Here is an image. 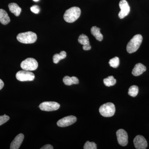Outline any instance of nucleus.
<instances>
[{
  "label": "nucleus",
  "mask_w": 149,
  "mask_h": 149,
  "mask_svg": "<svg viewBox=\"0 0 149 149\" xmlns=\"http://www.w3.org/2000/svg\"><path fill=\"white\" fill-rule=\"evenodd\" d=\"M60 105L55 102H45L39 106L40 109L46 111H52L57 110L59 109Z\"/></svg>",
  "instance_id": "nucleus-7"
},
{
  "label": "nucleus",
  "mask_w": 149,
  "mask_h": 149,
  "mask_svg": "<svg viewBox=\"0 0 149 149\" xmlns=\"http://www.w3.org/2000/svg\"><path fill=\"white\" fill-rule=\"evenodd\" d=\"M104 83L107 87H111L115 85L116 80L113 76H109L107 78L104 79Z\"/></svg>",
  "instance_id": "nucleus-20"
},
{
  "label": "nucleus",
  "mask_w": 149,
  "mask_h": 149,
  "mask_svg": "<svg viewBox=\"0 0 149 149\" xmlns=\"http://www.w3.org/2000/svg\"><path fill=\"white\" fill-rule=\"evenodd\" d=\"M77 118L74 116H69L58 120L57 125L59 127H65L69 126L76 122Z\"/></svg>",
  "instance_id": "nucleus-8"
},
{
  "label": "nucleus",
  "mask_w": 149,
  "mask_h": 149,
  "mask_svg": "<svg viewBox=\"0 0 149 149\" xmlns=\"http://www.w3.org/2000/svg\"><path fill=\"white\" fill-rule=\"evenodd\" d=\"M17 79L21 82L33 81L35 78V74L27 70H22L18 71L16 74Z\"/></svg>",
  "instance_id": "nucleus-6"
},
{
  "label": "nucleus",
  "mask_w": 149,
  "mask_h": 149,
  "mask_svg": "<svg viewBox=\"0 0 149 149\" xmlns=\"http://www.w3.org/2000/svg\"><path fill=\"white\" fill-rule=\"evenodd\" d=\"M24 136L22 133L18 134L15 137L10 144V149H18L19 148L23 140Z\"/></svg>",
  "instance_id": "nucleus-12"
},
{
  "label": "nucleus",
  "mask_w": 149,
  "mask_h": 149,
  "mask_svg": "<svg viewBox=\"0 0 149 149\" xmlns=\"http://www.w3.org/2000/svg\"><path fill=\"white\" fill-rule=\"evenodd\" d=\"M84 149H97V146L94 142H86L84 146Z\"/></svg>",
  "instance_id": "nucleus-23"
},
{
  "label": "nucleus",
  "mask_w": 149,
  "mask_h": 149,
  "mask_svg": "<svg viewBox=\"0 0 149 149\" xmlns=\"http://www.w3.org/2000/svg\"><path fill=\"white\" fill-rule=\"evenodd\" d=\"M115 111V107L114 104L111 102L102 105L99 109L100 113L105 117H110L113 116Z\"/></svg>",
  "instance_id": "nucleus-4"
},
{
  "label": "nucleus",
  "mask_w": 149,
  "mask_h": 149,
  "mask_svg": "<svg viewBox=\"0 0 149 149\" xmlns=\"http://www.w3.org/2000/svg\"><path fill=\"white\" fill-rule=\"evenodd\" d=\"M33 1H39V0H33Z\"/></svg>",
  "instance_id": "nucleus-28"
},
{
  "label": "nucleus",
  "mask_w": 149,
  "mask_h": 149,
  "mask_svg": "<svg viewBox=\"0 0 149 149\" xmlns=\"http://www.w3.org/2000/svg\"><path fill=\"white\" fill-rule=\"evenodd\" d=\"M63 82L65 85H71L73 84H78L79 83V80L77 77L72 76V77L66 76L63 78Z\"/></svg>",
  "instance_id": "nucleus-18"
},
{
  "label": "nucleus",
  "mask_w": 149,
  "mask_h": 149,
  "mask_svg": "<svg viewBox=\"0 0 149 149\" xmlns=\"http://www.w3.org/2000/svg\"><path fill=\"white\" fill-rule=\"evenodd\" d=\"M133 143L136 149H145L148 147L146 140L143 136L141 135L136 136L133 140Z\"/></svg>",
  "instance_id": "nucleus-11"
},
{
  "label": "nucleus",
  "mask_w": 149,
  "mask_h": 149,
  "mask_svg": "<svg viewBox=\"0 0 149 149\" xmlns=\"http://www.w3.org/2000/svg\"><path fill=\"white\" fill-rule=\"evenodd\" d=\"M119 6L120 11L118 14V17L120 19L124 18L130 13V6L126 0H121L119 2Z\"/></svg>",
  "instance_id": "nucleus-10"
},
{
  "label": "nucleus",
  "mask_w": 149,
  "mask_h": 149,
  "mask_svg": "<svg viewBox=\"0 0 149 149\" xmlns=\"http://www.w3.org/2000/svg\"><path fill=\"white\" fill-rule=\"evenodd\" d=\"M66 57V53L65 51H62L59 54H56L53 56V60L54 63L57 64L60 61L65 58Z\"/></svg>",
  "instance_id": "nucleus-19"
},
{
  "label": "nucleus",
  "mask_w": 149,
  "mask_h": 149,
  "mask_svg": "<svg viewBox=\"0 0 149 149\" xmlns=\"http://www.w3.org/2000/svg\"><path fill=\"white\" fill-rule=\"evenodd\" d=\"M146 70V67L141 63L136 64L132 70V73L135 76H138L143 74Z\"/></svg>",
  "instance_id": "nucleus-14"
},
{
  "label": "nucleus",
  "mask_w": 149,
  "mask_h": 149,
  "mask_svg": "<svg viewBox=\"0 0 149 149\" xmlns=\"http://www.w3.org/2000/svg\"><path fill=\"white\" fill-rule=\"evenodd\" d=\"M41 149H53L54 148L52 145L50 144H47V145H45V146L42 147L40 148Z\"/></svg>",
  "instance_id": "nucleus-26"
},
{
  "label": "nucleus",
  "mask_w": 149,
  "mask_h": 149,
  "mask_svg": "<svg viewBox=\"0 0 149 149\" xmlns=\"http://www.w3.org/2000/svg\"><path fill=\"white\" fill-rule=\"evenodd\" d=\"M38 63L35 59L29 58L22 62L20 66L23 70L33 71L37 69Z\"/></svg>",
  "instance_id": "nucleus-5"
},
{
  "label": "nucleus",
  "mask_w": 149,
  "mask_h": 149,
  "mask_svg": "<svg viewBox=\"0 0 149 149\" xmlns=\"http://www.w3.org/2000/svg\"><path fill=\"white\" fill-rule=\"evenodd\" d=\"M10 117L6 114L0 116V125H3L4 123L7 122L9 120Z\"/></svg>",
  "instance_id": "nucleus-24"
},
{
  "label": "nucleus",
  "mask_w": 149,
  "mask_h": 149,
  "mask_svg": "<svg viewBox=\"0 0 149 149\" xmlns=\"http://www.w3.org/2000/svg\"><path fill=\"white\" fill-rule=\"evenodd\" d=\"M119 63H120L119 59L118 57H115L109 60L110 65L113 68H117L118 67L119 65Z\"/></svg>",
  "instance_id": "nucleus-22"
},
{
  "label": "nucleus",
  "mask_w": 149,
  "mask_h": 149,
  "mask_svg": "<svg viewBox=\"0 0 149 149\" xmlns=\"http://www.w3.org/2000/svg\"><path fill=\"white\" fill-rule=\"evenodd\" d=\"M10 19L7 13L5 10L1 9H0V22L1 23L6 25L10 22Z\"/></svg>",
  "instance_id": "nucleus-15"
},
{
  "label": "nucleus",
  "mask_w": 149,
  "mask_h": 149,
  "mask_svg": "<svg viewBox=\"0 0 149 149\" xmlns=\"http://www.w3.org/2000/svg\"><path fill=\"white\" fill-rule=\"evenodd\" d=\"M8 8L11 12L13 13L15 16L17 17L20 15L22 9L21 8L19 7L17 4L15 3H10L8 5Z\"/></svg>",
  "instance_id": "nucleus-16"
},
{
  "label": "nucleus",
  "mask_w": 149,
  "mask_h": 149,
  "mask_svg": "<svg viewBox=\"0 0 149 149\" xmlns=\"http://www.w3.org/2000/svg\"><path fill=\"white\" fill-rule=\"evenodd\" d=\"M78 41L81 45H83V49L84 50H90L91 49L89 38L87 35L82 34L78 38Z\"/></svg>",
  "instance_id": "nucleus-13"
},
{
  "label": "nucleus",
  "mask_w": 149,
  "mask_h": 149,
  "mask_svg": "<svg viewBox=\"0 0 149 149\" xmlns=\"http://www.w3.org/2000/svg\"><path fill=\"white\" fill-rule=\"evenodd\" d=\"M139 92V87L136 85H133L129 88L128 94L131 97H135L138 95Z\"/></svg>",
  "instance_id": "nucleus-21"
},
{
  "label": "nucleus",
  "mask_w": 149,
  "mask_h": 149,
  "mask_svg": "<svg viewBox=\"0 0 149 149\" xmlns=\"http://www.w3.org/2000/svg\"><path fill=\"white\" fill-rule=\"evenodd\" d=\"M19 42L23 44H32L37 40V35L34 32H27L19 34L17 36Z\"/></svg>",
  "instance_id": "nucleus-3"
},
{
  "label": "nucleus",
  "mask_w": 149,
  "mask_h": 149,
  "mask_svg": "<svg viewBox=\"0 0 149 149\" xmlns=\"http://www.w3.org/2000/svg\"><path fill=\"white\" fill-rule=\"evenodd\" d=\"M4 86V83L2 80L0 79V90H1Z\"/></svg>",
  "instance_id": "nucleus-27"
},
{
  "label": "nucleus",
  "mask_w": 149,
  "mask_h": 149,
  "mask_svg": "<svg viewBox=\"0 0 149 149\" xmlns=\"http://www.w3.org/2000/svg\"><path fill=\"white\" fill-rule=\"evenodd\" d=\"M143 40L142 35L139 34L135 35L127 45L126 49L128 53H133L138 50L142 44Z\"/></svg>",
  "instance_id": "nucleus-2"
},
{
  "label": "nucleus",
  "mask_w": 149,
  "mask_h": 149,
  "mask_svg": "<svg viewBox=\"0 0 149 149\" xmlns=\"http://www.w3.org/2000/svg\"><path fill=\"white\" fill-rule=\"evenodd\" d=\"M92 35L95 37L96 40L99 41H102L103 39V36L100 32V29L98 27L94 26L91 29Z\"/></svg>",
  "instance_id": "nucleus-17"
},
{
  "label": "nucleus",
  "mask_w": 149,
  "mask_h": 149,
  "mask_svg": "<svg viewBox=\"0 0 149 149\" xmlns=\"http://www.w3.org/2000/svg\"><path fill=\"white\" fill-rule=\"evenodd\" d=\"M80 9L77 7H73L65 11L63 18L66 22L72 23L80 17Z\"/></svg>",
  "instance_id": "nucleus-1"
},
{
  "label": "nucleus",
  "mask_w": 149,
  "mask_h": 149,
  "mask_svg": "<svg viewBox=\"0 0 149 149\" xmlns=\"http://www.w3.org/2000/svg\"><path fill=\"white\" fill-rule=\"evenodd\" d=\"M118 142L120 146H125L128 143V136L127 132L123 129H120L116 132Z\"/></svg>",
  "instance_id": "nucleus-9"
},
{
  "label": "nucleus",
  "mask_w": 149,
  "mask_h": 149,
  "mask_svg": "<svg viewBox=\"0 0 149 149\" xmlns=\"http://www.w3.org/2000/svg\"><path fill=\"white\" fill-rule=\"evenodd\" d=\"M30 10H31L32 12L35 14L39 13L40 11V8L38 6L36 5L33 6L31 7Z\"/></svg>",
  "instance_id": "nucleus-25"
}]
</instances>
